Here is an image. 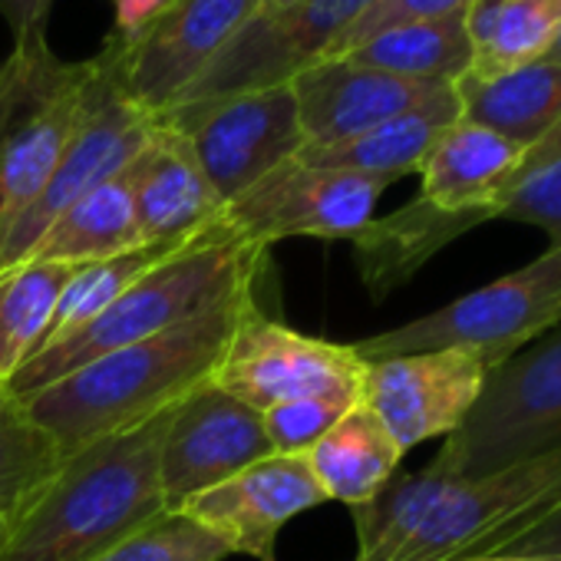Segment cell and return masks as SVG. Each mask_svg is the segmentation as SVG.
<instances>
[{"instance_id":"obj_26","label":"cell","mask_w":561,"mask_h":561,"mask_svg":"<svg viewBox=\"0 0 561 561\" xmlns=\"http://www.w3.org/2000/svg\"><path fill=\"white\" fill-rule=\"evenodd\" d=\"M476 77L545 60L561 34V0H472L466 11Z\"/></svg>"},{"instance_id":"obj_37","label":"cell","mask_w":561,"mask_h":561,"mask_svg":"<svg viewBox=\"0 0 561 561\" xmlns=\"http://www.w3.org/2000/svg\"><path fill=\"white\" fill-rule=\"evenodd\" d=\"M551 159H561V126H558L554 133H548L538 146H531V149L525 152V159H522V165H518V175L528 172V169H538V165H545V162H551ZM518 175H515V179H518Z\"/></svg>"},{"instance_id":"obj_27","label":"cell","mask_w":561,"mask_h":561,"mask_svg":"<svg viewBox=\"0 0 561 561\" xmlns=\"http://www.w3.org/2000/svg\"><path fill=\"white\" fill-rule=\"evenodd\" d=\"M73 264L24 261L0 271V383L11 387L18 370L41 351Z\"/></svg>"},{"instance_id":"obj_7","label":"cell","mask_w":561,"mask_h":561,"mask_svg":"<svg viewBox=\"0 0 561 561\" xmlns=\"http://www.w3.org/2000/svg\"><path fill=\"white\" fill-rule=\"evenodd\" d=\"M558 443L561 324L489 370L472 413L426 466L446 479H479Z\"/></svg>"},{"instance_id":"obj_15","label":"cell","mask_w":561,"mask_h":561,"mask_svg":"<svg viewBox=\"0 0 561 561\" xmlns=\"http://www.w3.org/2000/svg\"><path fill=\"white\" fill-rule=\"evenodd\" d=\"M489 367L469 351H423L367 364L364 403L400 449L453 436L472 413Z\"/></svg>"},{"instance_id":"obj_22","label":"cell","mask_w":561,"mask_h":561,"mask_svg":"<svg viewBox=\"0 0 561 561\" xmlns=\"http://www.w3.org/2000/svg\"><path fill=\"white\" fill-rule=\"evenodd\" d=\"M456 119H459V100L449 87L433 103L416 106L403 116H393L354 139H344L334 146H308L298 156V162L397 182L410 172H420L426 152L439 139V133L446 126H453Z\"/></svg>"},{"instance_id":"obj_36","label":"cell","mask_w":561,"mask_h":561,"mask_svg":"<svg viewBox=\"0 0 561 561\" xmlns=\"http://www.w3.org/2000/svg\"><path fill=\"white\" fill-rule=\"evenodd\" d=\"M169 0H113V14H116V31L113 34H133L139 31L156 11H162Z\"/></svg>"},{"instance_id":"obj_19","label":"cell","mask_w":561,"mask_h":561,"mask_svg":"<svg viewBox=\"0 0 561 561\" xmlns=\"http://www.w3.org/2000/svg\"><path fill=\"white\" fill-rule=\"evenodd\" d=\"M525 149L476 126L456 119L439 133L420 165V195L453 215L495 218V208L518 175Z\"/></svg>"},{"instance_id":"obj_29","label":"cell","mask_w":561,"mask_h":561,"mask_svg":"<svg viewBox=\"0 0 561 561\" xmlns=\"http://www.w3.org/2000/svg\"><path fill=\"white\" fill-rule=\"evenodd\" d=\"M182 244H146V248L129 251V254H119V257H106V261H93V264H77L70 280H67L64 295H60V305L54 311V321L47 328V337H44L41 351L57 344L60 337H70L73 331L87 328L90 321H96L133 285L139 274H146L149 267L165 261Z\"/></svg>"},{"instance_id":"obj_12","label":"cell","mask_w":561,"mask_h":561,"mask_svg":"<svg viewBox=\"0 0 561 561\" xmlns=\"http://www.w3.org/2000/svg\"><path fill=\"white\" fill-rule=\"evenodd\" d=\"M374 4L377 0H298L285 11L254 14L175 106L291 83L301 70L321 64Z\"/></svg>"},{"instance_id":"obj_8","label":"cell","mask_w":561,"mask_h":561,"mask_svg":"<svg viewBox=\"0 0 561 561\" xmlns=\"http://www.w3.org/2000/svg\"><path fill=\"white\" fill-rule=\"evenodd\" d=\"M254 14L261 0H169L139 31L110 34L100 57L119 93L159 119Z\"/></svg>"},{"instance_id":"obj_25","label":"cell","mask_w":561,"mask_h":561,"mask_svg":"<svg viewBox=\"0 0 561 561\" xmlns=\"http://www.w3.org/2000/svg\"><path fill=\"white\" fill-rule=\"evenodd\" d=\"M367 70H380L413 83H456L472 67V44L466 14H446L430 21H410L380 31L360 47L334 57Z\"/></svg>"},{"instance_id":"obj_41","label":"cell","mask_w":561,"mask_h":561,"mask_svg":"<svg viewBox=\"0 0 561 561\" xmlns=\"http://www.w3.org/2000/svg\"><path fill=\"white\" fill-rule=\"evenodd\" d=\"M8 528H11V522H8V515H4V512H0V541H4Z\"/></svg>"},{"instance_id":"obj_14","label":"cell","mask_w":561,"mask_h":561,"mask_svg":"<svg viewBox=\"0 0 561 561\" xmlns=\"http://www.w3.org/2000/svg\"><path fill=\"white\" fill-rule=\"evenodd\" d=\"M271 453L274 446L267 439L264 416L208 383L175 407L165 426L159 453L162 505L169 512H182L185 502Z\"/></svg>"},{"instance_id":"obj_40","label":"cell","mask_w":561,"mask_h":561,"mask_svg":"<svg viewBox=\"0 0 561 561\" xmlns=\"http://www.w3.org/2000/svg\"><path fill=\"white\" fill-rule=\"evenodd\" d=\"M545 60H554V64H561V34L554 37V44H551V50L545 54Z\"/></svg>"},{"instance_id":"obj_5","label":"cell","mask_w":561,"mask_h":561,"mask_svg":"<svg viewBox=\"0 0 561 561\" xmlns=\"http://www.w3.org/2000/svg\"><path fill=\"white\" fill-rule=\"evenodd\" d=\"M93 70V57L64 60L47 41L21 44L0 64V241L70 146Z\"/></svg>"},{"instance_id":"obj_38","label":"cell","mask_w":561,"mask_h":561,"mask_svg":"<svg viewBox=\"0 0 561 561\" xmlns=\"http://www.w3.org/2000/svg\"><path fill=\"white\" fill-rule=\"evenodd\" d=\"M453 561H561V554H472Z\"/></svg>"},{"instance_id":"obj_34","label":"cell","mask_w":561,"mask_h":561,"mask_svg":"<svg viewBox=\"0 0 561 561\" xmlns=\"http://www.w3.org/2000/svg\"><path fill=\"white\" fill-rule=\"evenodd\" d=\"M54 0H0V18L8 21L14 47L47 41Z\"/></svg>"},{"instance_id":"obj_33","label":"cell","mask_w":561,"mask_h":561,"mask_svg":"<svg viewBox=\"0 0 561 561\" xmlns=\"http://www.w3.org/2000/svg\"><path fill=\"white\" fill-rule=\"evenodd\" d=\"M472 0H377V4L360 18L354 21L344 37L331 47V54L324 60H334L354 47H360L364 41L377 37L380 31L387 27H397V24H410V21H430V18H446V14H466Z\"/></svg>"},{"instance_id":"obj_13","label":"cell","mask_w":561,"mask_h":561,"mask_svg":"<svg viewBox=\"0 0 561 561\" xmlns=\"http://www.w3.org/2000/svg\"><path fill=\"white\" fill-rule=\"evenodd\" d=\"M393 182L288 162L238 195L225 208V221L248 241L271 248L285 238L354 241L377 211L380 195Z\"/></svg>"},{"instance_id":"obj_32","label":"cell","mask_w":561,"mask_h":561,"mask_svg":"<svg viewBox=\"0 0 561 561\" xmlns=\"http://www.w3.org/2000/svg\"><path fill=\"white\" fill-rule=\"evenodd\" d=\"M495 218L535 225L561 244V159L522 172L502 195Z\"/></svg>"},{"instance_id":"obj_18","label":"cell","mask_w":561,"mask_h":561,"mask_svg":"<svg viewBox=\"0 0 561 561\" xmlns=\"http://www.w3.org/2000/svg\"><path fill=\"white\" fill-rule=\"evenodd\" d=\"M146 244H182L225 218L192 146L152 119L149 139L123 169Z\"/></svg>"},{"instance_id":"obj_23","label":"cell","mask_w":561,"mask_h":561,"mask_svg":"<svg viewBox=\"0 0 561 561\" xmlns=\"http://www.w3.org/2000/svg\"><path fill=\"white\" fill-rule=\"evenodd\" d=\"M305 459L321 482L328 502H344L357 508L387 489V482L397 476L403 449L380 423V416L360 400L305 453Z\"/></svg>"},{"instance_id":"obj_16","label":"cell","mask_w":561,"mask_h":561,"mask_svg":"<svg viewBox=\"0 0 561 561\" xmlns=\"http://www.w3.org/2000/svg\"><path fill=\"white\" fill-rule=\"evenodd\" d=\"M324 502L328 495L305 456L271 453L221 485L195 495L182 512L221 538L231 554L274 561L280 528Z\"/></svg>"},{"instance_id":"obj_1","label":"cell","mask_w":561,"mask_h":561,"mask_svg":"<svg viewBox=\"0 0 561 561\" xmlns=\"http://www.w3.org/2000/svg\"><path fill=\"white\" fill-rule=\"evenodd\" d=\"M561 502V443L479 479H446L430 466L393 476L351 508L357 561H453L492 554Z\"/></svg>"},{"instance_id":"obj_35","label":"cell","mask_w":561,"mask_h":561,"mask_svg":"<svg viewBox=\"0 0 561 561\" xmlns=\"http://www.w3.org/2000/svg\"><path fill=\"white\" fill-rule=\"evenodd\" d=\"M492 554H561V502Z\"/></svg>"},{"instance_id":"obj_6","label":"cell","mask_w":561,"mask_h":561,"mask_svg":"<svg viewBox=\"0 0 561 561\" xmlns=\"http://www.w3.org/2000/svg\"><path fill=\"white\" fill-rule=\"evenodd\" d=\"M558 324L561 244H551L541 257L502 274L492 285L351 347L364 364L423 351H469L492 370Z\"/></svg>"},{"instance_id":"obj_39","label":"cell","mask_w":561,"mask_h":561,"mask_svg":"<svg viewBox=\"0 0 561 561\" xmlns=\"http://www.w3.org/2000/svg\"><path fill=\"white\" fill-rule=\"evenodd\" d=\"M291 4H298V0H261V11H285Z\"/></svg>"},{"instance_id":"obj_30","label":"cell","mask_w":561,"mask_h":561,"mask_svg":"<svg viewBox=\"0 0 561 561\" xmlns=\"http://www.w3.org/2000/svg\"><path fill=\"white\" fill-rule=\"evenodd\" d=\"M231 558L228 545L202 528L185 512L162 508L126 538H119L96 561H225Z\"/></svg>"},{"instance_id":"obj_2","label":"cell","mask_w":561,"mask_h":561,"mask_svg":"<svg viewBox=\"0 0 561 561\" xmlns=\"http://www.w3.org/2000/svg\"><path fill=\"white\" fill-rule=\"evenodd\" d=\"M254 308L257 295L234 298L195 321L90 360L24 397V403L64 456L136 433L215 380L231 337Z\"/></svg>"},{"instance_id":"obj_28","label":"cell","mask_w":561,"mask_h":561,"mask_svg":"<svg viewBox=\"0 0 561 561\" xmlns=\"http://www.w3.org/2000/svg\"><path fill=\"white\" fill-rule=\"evenodd\" d=\"M67 462L27 403L0 383V512L14 522Z\"/></svg>"},{"instance_id":"obj_4","label":"cell","mask_w":561,"mask_h":561,"mask_svg":"<svg viewBox=\"0 0 561 561\" xmlns=\"http://www.w3.org/2000/svg\"><path fill=\"white\" fill-rule=\"evenodd\" d=\"M172 413L67 456L60 472L11 522L0 561H96L159 515L165 508L159 453Z\"/></svg>"},{"instance_id":"obj_9","label":"cell","mask_w":561,"mask_h":561,"mask_svg":"<svg viewBox=\"0 0 561 561\" xmlns=\"http://www.w3.org/2000/svg\"><path fill=\"white\" fill-rule=\"evenodd\" d=\"M156 123L192 146L225 208L274 169L295 162L308 146L291 83L185 103Z\"/></svg>"},{"instance_id":"obj_17","label":"cell","mask_w":561,"mask_h":561,"mask_svg":"<svg viewBox=\"0 0 561 561\" xmlns=\"http://www.w3.org/2000/svg\"><path fill=\"white\" fill-rule=\"evenodd\" d=\"M291 90L308 146H334L433 103L449 83H413L351 60H321L301 70L291 80Z\"/></svg>"},{"instance_id":"obj_20","label":"cell","mask_w":561,"mask_h":561,"mask_svg":"<svg viewBox=\"0 0 561 561\" xmlns=\"http://www.w3.org/2000/svg\"><path fill=\"white\" fill-rule=\"evenodd\" d=\"M459 119L476 123L525 152L561 126V64L535 60L495 77L462 73L453 83Z\"/></svg>"},{"instance_id":"obj_3","label":"cell","mask_w":561,"mask_h":561,"mask_svg":"<svg viewBox=\"0 0 561 561\" xmlns=\"http://www.w3.org/2000/svg\"><path fill=\"white\" fill-rule=\"evenodd\" d=\"M267 254L271 248L241 238L221 218L172 251L165 261L139 274L96 321L37 351L18 370L11 390L24 400L110 351L172 331L234 298L257 295L267 271Z\"/></svg>"},{"instance_id":"obj_10","label":"cell","mask_w":561,"mask_h":561,"mask_svg":"<svg viewBox=\"0 0 561 561\" xmlns=\"http://www.w3.org/2000/svg\"><path fill=\"white\" fill-rule=\"evenodd\" d=\"M93 67L96 70L87 93V106L73 129L70 146L64 149L44 192L24 208V215L0 241V271L24 264L34 244L44 238V231L87 192L119 175L149 139L152 119L119 93L100 54L93 57Z\"/></svg>"},{"instance_id":"obj_11","label":"cell","mask_w":561,"mask_h":561,"mask_svg":"<svg viewBox=\"0 0 561 561\" xmlns=\"http://www.w3.org/2000/svg\"><path fill=\"white\" fill-rule=\"evenodd\" d=\"M367 364L351 344L308 337L271 321L261 305L241 321L211 387L267 413L280 403L357 393L364 397Z\"/></svg>"},{"instance_id":"obj_24","label":"cell","mask_w":561,"mask_h":561,"mask_svg":"<svg viewBox=\"0 0 561 561\" xmlns=\"http://www.w3.org/2000/svg\"><path fill=\"white\" fill-rule=\"evenodd\" d=\"M146 248L133 208L129 185L119 175L106 179L80 202H73L34 244L27 261H54V264H93L106 257L129 254Z\"/></svg>"},{"instance_id":"obj_21","label":"cell","mask_w":561,"mask_h":561,"mask_svg":"<svg viewBox=\"0 0 561 561\" xmlns=\"http://www.w3.org/2000/svg\"><path fill=\"white\" fill-rule=\"evenodd\" d=\"M482 225L476 215H453L430 205L423 195L397 208L393 215L374 218L354 238V257L374 301H383L459 234Z\"/></svg>"},{"instance_id":"obj_31","label":"cell","mask_w":561,"mask_h":561,"mask_svg":"<svg viewBox=\"0 0 561 561\" xmlns=\"http://www.w3.org/2000/svg\"><path fill=\"white\" fill-rule=\"evenodd\" d=\"M364 397L357 393H331V397H311V400H295L280 403L264 416L267 439L274 453L285 456H305L331 426H337Z\"/></svg>"}]
</instances>
